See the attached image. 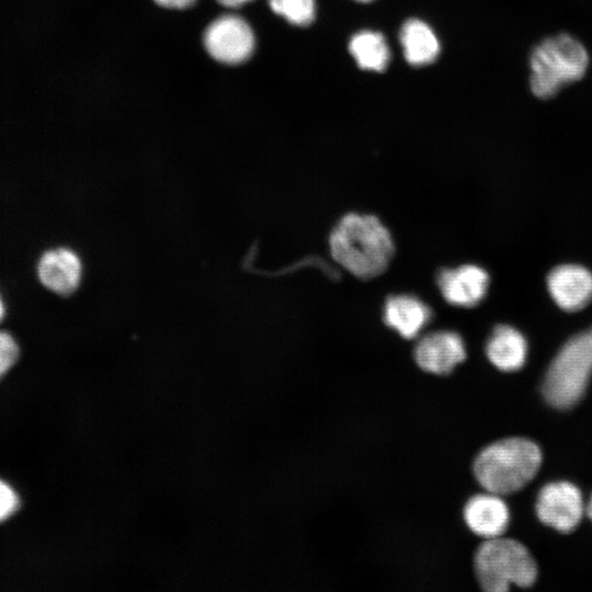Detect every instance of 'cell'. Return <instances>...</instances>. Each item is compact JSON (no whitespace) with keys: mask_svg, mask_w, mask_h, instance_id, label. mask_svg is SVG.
I'll use <instances>...</instances> for the list:
<instances>
[{"mask_svg":"<svg viewBox=\"0 0 592 592\" xmlns=\"http://www.w3.org/2000/svg\"><path fill=\"white\" fill-rule=\"evenodd\" d=\"M269 4L273 12L294 25L306 26L315 19V0H269Z\"/></svg>","mask_w":592,"mask_h":592,"instance_id":"e0dca14e","label":"cell"},{"mask_svg":"<svg viewBox=\"0 0 592 592\" xmlns=\"http://www.w3.org/2000/svg\"><path fill=\"white\" fill-rule=\"evenodd\" d=\"M4 315H5V307H4L3 300H2V298L0 296V322L4 318Z\"/></svg>","mask_w":592,"mask_h":592,"instance_id":"603a6c76","label":"cell"},{"mask_svg":"<svg viewBox=\"0 0 592 592\" xmlns=\"http://www.w3.org/2000/svg\"><path fill=\"white\" fill-rule=\"evenodd\" d=\"M542 464L540 448L524 437L491 443L479 452L473 464L476 480L488 492L509 494L524 488Z\"/></svg>","mask_w":592,"mask_h":592,"instance_id":"7a4b0ae2","label":"cell"},{"mask_svg":"<svg viewBox=\"0 0 592 592\" xmlns=\"http://www.w3.org/2000/svg\"><path fill=\"white\" fill-rule=\"evenodd\" d=\"M413 356L422 371L445 375L466 358V348L458 333L451 330H437L418 340Z\"/></svg>","mask_w":592,"mask_h":592,"instance_id":"ba28073f","label":"cell"},{"mask_svg":"<svg viewBox=\"0 0 592 592\" xmlns=\"http://www.w3.org/2000/svg\"><path fill=\"white\" fill-rule=\"evenodd\" d=\"M463 515L468 528L485 539L502 536L510 521L508 505L501 496L488 491L471 497Z\"/></svg>","mask_w":592,"mask_h":592,"instance_id":"7c38bea8","label":"cell"},{"mask_svg":"<svg viewBox=\"0 0 592 592\" xmlns=\"http://www.w3.org/2000/svg\"><path fill=\"white\" fill-rule=\"evenodd\" d=\"M535 511L545 525L561 533H570L581 522L585 504L576 485L569 481H554L539 490Z\"/></svg>","mask_w":592,"mask_h":592,"instance_id":"52a82bcc","label":"cell"},{"mask_svg":"<svg viewBox=\"0 0 592 592\" xmlns=\"http://www.w3.org/2000/svg\"><path fill=\"white\" fill-rule=\"evenodd\" d=\"M356 1H358V2H369L372 0H356Z\"/></svg>","mask_w":592,"mask_h":592,"instance_id":"cb8c5ba5","label":"cell"},{"mask_svg":"<svg viewBox=\"0 0 592 592\" xmlns=\"http://www.w3.org/2000/svg\"><path fill=\"white\" fill-rule=\"evenodd\" d=\"M221 5L229 7V8H237L240 5H243L244 3L251 1V0H217Z\"/></svg>","mask_w":592,"mask_h":592,"instance_id":"44dd1931","label":"cell"},{"mask_svg":"<svg viewBox=\"0 0 592 592\" xmlns=\"http://www.w3.org/2000/svg\"><path fill=\"white\" fill-rule=\"evenodd\" d=\"M42 284L55 294L67 296L80 285L82 263L79 255L68 248H57L45 252L37 265Z\"/></svg>","mask_w":592,"mask_h":592,"instance_id":"8fae6325","label":"cell"},{"mask_svg":"<svg viewBox=\"0 0 592 592\" xmlns=\"http://www.w3.org/2000/svg\"><path fill=\"white\" fill-rule=\"evenodd\" d=\"M585 513L588 514L589 519L592 521V494L590 496L589 501L585 504Z\"/></svg>","mask_w":592,"mask_h":592,"instance_id":"7402d4cb","label":"cell"},{"mask_svg":"<svg viewBox=\"0 0 592 592\" xmlns=\"http://www.w3.org/2000/svg\"><path fill=\"white\" fill-rule=\"evenodd\" d=\"M349 50L357 65L365 70L383 71L390 59L388 44L379 32H357L349 42Z\"/></svg>","mask_w":592,"mask_h":592,"instance_id":"2e32d148","label":"cell"},{"mask_svg":"<svg viewBox=\"0 0 592 592\" xmlns=\"http://www.w3.org/2000/svg\"><path fill=\"white\" fill-rule=\"evenodd\" d=\"M436 284L448 304L469 308L485 298L489 275L482 267L473 264L443 267L436 274Z\"/></svg>","mask_w":592,"mask_h":592,"instance_id":"9c48e42d","label":"cell"},{"mask_svg":"<svg viewBox=\"0 0 592 592\" xmlns=\"http://www.w3.org/2000/svg\"><path fill=\"white\" fill-rule=\"evenodd\" d=\"M474 569L486 592H505L510 585L528 588L537 579V565L520 542L502 536L485 539L476 550Z\"/></svg>","mask_w":592,"mask_h":592,"instance_id":"277c9868","label":"cell"},{"mask_svg":"<svg viewBox=\"0 0 592 592\" xmlns=\"http://www.w3.org/2000/svg\"><path fill=\"white\" fill-rule=\"evenodd\" d=\"M19 354V345L14 338L5 331H0V378L15 364Z\"/></svg>","mask_w":592,"mask_h":592,"instance_id":"ac0fdd59","label":"cell"},{"mask_svg":"<svg viewBox=\"0 0 592 592\" xmlns=\"http://www.w3.org/2000/svg\"><path fill=\"white\" fill-rule=\"evenodd\" d=\"M486 354L498 369L514 372L520 369L527 356V342L524 335L508 325L497 326L486 343Z\"/></svg>","mask_w":592,"mask_h":592,"instance_id":"5bb4252c","label":"cell"},{"mask_svg":"<svg viewBox=\"0 0 592 592\" xmlns=\"http://www.w3.org/2000/svg\"><path fill=\"white\" fill-rule=\"evenodd\" d=\"M587 48L567 33L549 36L530 55V87L542 100L556 96L562 88L581 80L589 67Z\"/></svg>","mask_w":592,"mask_h":592,"instance_id":"3957f363","label":"cell"},{"mask_svg":"<svg viewBox=\"0 0 592 592\" xmlns=\"http://www.w3.org/2000/svg\"><path fill=\"white\" fill-rule=\"evenodd\" d=\"M203 41L205 49L215 60L228 65L249 59L255 46L251 26L235 14L215 19L205 30Z\"/></svg>","mask_w":592,"mask_h":592,"instance_id":"8992f818","label":"cell"},{"mask_svg":"<svg viewBox=\"0 0 592 592\" xmlns=\"http://www.w3.org/2000/svg\"><path fill=\"white\" fill-rule=\"evenodd\" d=\"M157 4L169 9H185L196 0H153Z\"/></svg>","mask_w":592,"mask_h":592,"instance_id":"ffe728a7","label":"cell"},{"mask_svg":"<svg viewBox=\"0 0 592 592\" xmlns=\"http://www.w3.org/2000/svg\"><path fill=\"white\" fill-rule=\"evenodd\" d=\"M332 259L362 278H374L388 267L395 253L389 230L374 215L349 213L340 218L329 236Z\"/></svg>","mask_w":592,"mask_h":592,"instance_id":"6da1fadb","label":"cell"},{"mask_svg":"<svg viewBox=\"0 0 592 592\" xmlns=\"http://www.w3.org/2000/svg\"><path fill=\"white\" fill-rule=\"evenodd\" d=\"M592 375V328L570 338L551 361L542 394L556 409L573 407L584 395Z\"/></svg>","mask_w":592,"mask_h":592,"instance_id":"5b68a950","label":"cell"},{"mask_svg":"<svg viewBox=\"0 0 592 592\" xmlns=\"http://www.w3.org/2000/svg\"><path fill=\"white\" fill-rule=\"evenodd\" d=\"M406 60L412 66L433 62L440 53V43L433 30L423 21L410 19L399 34Z\"/></svg>","mask_w":592,"mask_h":592,"instance_id":"9a60e30c","label":"cell"},{"mask_svg":"<svg viewBox=\"0 0 592 592\" xmlns=\"http://www.w3.org/2000/svg\"><path fill=\"white\" fill-rule=\"evenodd\" d=\"M20 506L15 491L0 479V522L10 517Z\"/></svg>","mask_w":592,"mask_h":592,"instance_id":"d6986e66","label":"cell"},{"mask_svg":"<svg viewBox=\"0 0 592 592\" xmlns=\"http://www.w3.org/2000/svg\"><path fill=\"white\" fill-rule=\"evenodd\" d=\"M384 321L405 339H413L432 319V309L414 295H390L384 305Z\"/></svg>","mask_w":592,"mask_h":592,"instance_id":"4fadbf2b","label":"cell"},{"mask_svg":"<svg viewBox=\"0 0 592 592\" xmlns=\"http://www.w3.org/2000/svg\"><path fill=\"white\" fill-rule=\"evenodd\" d=\"M547 288L561 309L580 310L592 300V273L577 264L558 265L548 273Z\"/></svg>","mask_w":592,"mask_h":592,"instance_id":"30bf717a","label":"cell"}]
</instances>
